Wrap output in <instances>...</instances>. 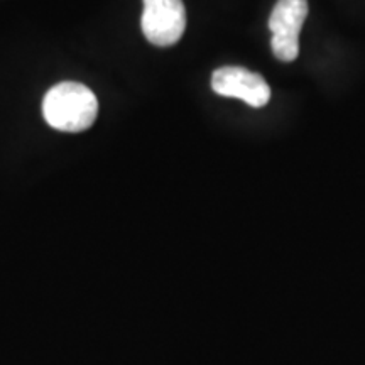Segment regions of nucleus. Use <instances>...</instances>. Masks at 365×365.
I'll list each match as a JSON object with an SVG mask.
<instances>
[{
	"instance_id": "20e7f679",
	"label": "nucleus",
	"mask_w": 365,
	"mask_h": 365,
	"mask_svg": "<svg viewBox=\"0 0 365 365\" xmlns=\"http://www.w3.org/2000/svg\"><path fill=\"white\" fill-rule=\"evenodd\" d=\"M212 88L217 95L239 98L254 108H261L271 100V88L259 73L242 66H223L213 71Z\"/></svg>"
},
{
	"instance_id": "f257e3e1",
	"label": "nucleus",
	"mask_w": 365,
	"mask_h": 365,
	"mask_svg": "<svg viewBox=\"0 0 365 365\" xmlns=\"http://www.w3.org/2000/svg\"><path fill=\"white\" fill-rule=\"evenodd\" d=\"M98 102L88 86L63 81L53 86L43 100V115L59 132H83L97 120Z\"/></svg>"
},
{
	"instance_id": "7ed1b4c3",
	"label": "nucleus",
	"mask_w": 365,
	"mask_h": 365,
	"mask_svg": "<svg viewBox=\"0 0 365 365\" xmlns=\"http://www.w3.org/2000/svg\"><path fill=\"white\" fill-rule=\"evenodd\" d=\"M144 38L159 48L176 44L186 29V9L182 0H144Z\"/></svg>"
},
{
	"instance_id": "f03ea898",
	"label": "nucleus",
	"mask_w": 365,
	"mask_h": 365,
	"mask_svg": "<svg viewBox=\"0 0 365 365\" xmlns=\"http://www.w3.org/2000/svg\"><path fill=\"white\" fill-rule=\"evenodd\" d=\"M308 16V0H277L269 17L271 48L279 61L291 63L299 54V33Z\"/></svg>"
}]
</instances>
